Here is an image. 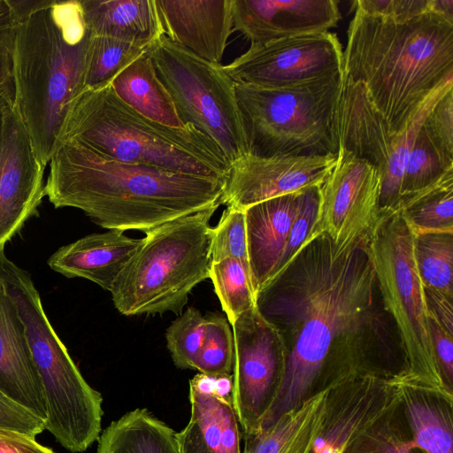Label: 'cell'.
<instances>
[{
	"instance_id": "obj_19",
	"label": "cell",
	"mask_w": 453,
	"mask_h": 453,
	"mask_svg": "<svg viewBox=\"0 0 453 453\" xmlns=\"http://www.w3.org/2000/svg\"><path fill=\"white\" fill-rule=\"evenodd\" d=\"M305 190L265 200L244 211L249 264L256 296L268 280L284 249Z\"/></svg>"
},
{
	"instance_id": "obj_25",
	"label": "cell",
	"mask_w": 453,
	"mask_h": 453,
	"mask_svg": "<svg viewBox=\"0 0 453 453\" xmlns=\"http://www.w3.org/2000/svg\"><path fill=\"white\" fill-rule=\"evenodd\" d=\"M394 210L414 235L453 234V167L427 186L403 196Z\"/></svg>"
},
{
	"instance_id": "obj_29",
	"label": "cell",
	"mask_w": 453,
	"mask_h": 453,
	"mask_svg": "<svg viewBox=\"0 0 453 453\" xmlns=\"http://www.w3.org/2000/svg\"><path fill=\"white\" fill-rule=\"evenodd\" d=\"M146 51V48L119 39L93 35L84 89H96L110 85L117 74Z\"/></svg>"
},
{
	"instance_id": "obj_45",
	"label": "cell",
	"mask_w": 453,
	"mask_h": 453,
	"mask_svg": "<svg viewBox=\"0 0 453 453\" xmlns=\"http://www.w3.org/2000/svg\"><path fill=\"white\" fill-rule=\"evenodd\" d=\"M12 91L11 48L0 44V91Z\"/></svg>"
},
{
	"instance_id": "obj_16",
	"label": "cell",
	"mask_w": 453,
	"mask_h": 453,
	"mask_svg": "<svg viewBox=\"0 0 453 453\" xmlns=\"http://www.w3.org/2000/svg\"><path fill=\"white\" fill-rule=\"evenodd\" d=\"M232 15L251 44L326 32L341 19L334 0H233Z\"/></svg>"
},
{
	"instance_id": "obj_42",
	"label": "cell",
	"mask_w": 453,
	"mask_h": 453,
	"mask_svg": "<svg viewBox=\"0 0 453 453\" xmlns=\"http://www.w3.org/2000/svg\"><path fill=\"white\" fill-rule=\"evenodd\" d=\"M177 438L180 453H213L205 443L197 424L191 419L177 433Z\"/></svg>"
},
{
	"instance_id": "obj_6",
	"label": "cell",
	"mask_w": 453,
	"mask_h": 453,
	"mask_svg": "<svg viewBox=\"0 0 453 453\" xmlns=\"http://www.w3.org/2000/svg\"><path fill=\"white\" fill-rule=\"evenodd\" d=\"M216 203L146 233L111 289L123 315L180 314L191 290L209 278Z\"/></svg>"
},
{
	"instance_id": "obj_36",
	"label": "cell",
	"mask_w": 453,
	"mask_h": 453,
	"mask_svg": "<svg viewBox=\"0 0 453 453\" xmlns=\"http://www.w3.org/2000/svg\"><path fill=\"white\" fill-rule=\"evenodd\" d=\"M319 187H313L304 191L299 211L293 222L284 249L268 280L259 291L267 288L280 278L303 250L306 239L316 217L319 203Z\"/></svg>"
},
{
	"instance_id": "obj_39",
	"label": "cell",
	"mask_w": 453,
	"mask_h": 453,
	"mask_svg": "<svg viewBox=\"0 0 453 453\" xmlns=\"http://www.w3.org/2000/svg\"><path fill=\"white\" fill-rule=\"evenodd\" d=\"M0 428L35 437L45 430V421L0 392Z\"/></svg>"
},
{
	"instance_id": "obj_35",
	"label": "cell",
	"mask_w": 453,
	"mask_h": 453,
	"mask_svg": "<svg viewBox=\"0 0 453 453\" xmlns=\"http://www.w3.org/2000/svg\"><path fill=\"white\" fill-rule=\"evenodd\" d=\"M226 258L237 259L250 267L245 211L232 206H226L218 225L212 227L211 262Z\"/></svg>"
},
{
	"instance_id": "obj_34",
	"label": "cell",
	"mask_w": 453,
	"mask_h": 453,
	"mask_svg": "<svg viewBox=\"0 0 453 453\" xmlns=\"http://www.w3.org/2000/svg\"><path fill=\"white\" fill-rule=\"evenodd\" d=\"M371 410L368 397H360L347 406L332 422L326 433L322 431L319 434L311 453H345L354 437L367 425L368 418L373 416Z\"/></svg>"
},
{
	"instance_id": "obj_33",
	"label": "cell",
	"mask_w": 453,
	"mask_h": 453,
	"mask_svg": "<svg viewBox=\"0 0 453 453\" xmlns=\"http://www.w3.org/2000/svg\"><path fill=\"white\" fill-rule=\"evenodd\" d=\"M205 332V319L196 308H188L166 330L167 349L174 365L180 369H195Z\"/></svg>"
},
{
	"instance_id": "obj_3",
	"label": "cell",
	"mask_w": 453,
	"mask_h": 453,
	"mask_svg": "<svg viewBox=\"0 0 453 453\" xmlns=\"http://www.w3.org/2000/svg\"><path fill=\"white\" fill-rule=\"evenodd\" d=\"M342 74L360 82L394 133L426 98L453 79V21L432 8L404 21L356 10L343 50Z\"/></svg>"
},
{
	"instance_id": "obj_17",
	"label": "cell",
	"mask_w": 453,
	"mask_h": 453,
	"mask_svg": "<svg viewBox=\"0 0 453 453\" xmlns=\"http://www.w3.org/2000/svg\"><path fill=\"white\" fill-rule=\"evenodd\" d=\"M233 0H156L164 35L213 64H220L234 32Z\"/></svg>"
},
{
	"instance_id": "obj_26",
	"label": "cell",
	"mask_w": 453,
	"mask_h": 453,
	"mask_svg": "<svg viewBox=\"0 0 453 453\" xmlns=\"http://www.w3.org/2000/svg\"><path fill=\"white\" fill-rule=\"evenodd\" d=\"M190 419L213 453H241L239 422L231 399L204 395L189 386Z\"/></svg>"
},
{
	"instance_id": "obj_44",
	"label": "cell",
	"mask_w": 453,
	"mask_h": 453,
	"mask_svg": "<svg viewBox=\"0 0 453 453\" xmlns=\"http://www.w3.org/2000/svg\"><path fill=\"white\" fill-rule=\"evenodd\" d=\"M15 26L7 0H0V44L12 47Z\"/></svg>"
},
{
	"instance_id": "obj_41",
	"label": "cell",
	"mask_w": 453,
	"mask_h": 453,
	"mask_svg": "<svg viewBox=\"0 0 453 453\" xmlns=\"http://www.w3.org/2000/svg\"><path fill=\"white\" fill-rule=\"evenodd\" d=\"M0 453H55L42 446L35 437L17 431L0 428Z\"/></svg>"
},
{
	"instance_id": "obj_13",
	"label": "cell",
	"mask_w": 453,
	"mask_h": 453,
	"mask_svg": "<svg viewBox=\"0 0 453 453\" xmlns=\"http://www.w3.org/2000/svg\"><path fill=\"white\" fill-rule=\"evenodd\" d=\"M0 138V247L33 216L44 195L45 165L39 160L30 135L12 98L2 95Z\"/></svg>"
},
{
	"instance_id": "obj_4",
	"label": "cell",
	"mask_w": 453,
	"mask_h": 453,
	"mask_svg": "<svg viewBox=\"0 0 453 453\" xmlns=\"http://www.w3.org/2000/svg\"><path fill=\"white\" fill-rule=\"evenodd\" d=\"M92 36L78 0H45L16 23L13 104L45 166L59 147L72 103L84 89Z\"/></svg>"
},
{
	"instance_id": "obj_12",
	"label": "cell",
	"mask_w": 453,
	"mask_h": 453,
	"mask_svg": "<svg viewBox=\"0 0 453 453\" xmlns=\"http://www.w3.org/2000/svg\"><path fill=\"white\" fill-rule=\"evenodd\" d=\"M342 57L336 34L326 31L251 44L222 68L235 83L275 88L338 74Z\"/></svg>"
},
{
	"instance_id": "obj_14",
	"label": "cell",
	"mask_w": 453,
	"mask_h": 453,
	"mask_svg": "<svg viewBox=\"0 0 453 453\" xmlns=\"http://www.w3.org/2000/svg\"><path fill=\"white\" fill-rule=\"evenodd\" d=\"M232 326L235 354L230 399L242 430L252 435L274 392L279 333L257 308L242 313Z\"/></svg>"
},
{
	"instance_id": "obj_15",
	"label": "cell",
	"mask_w": 453,
	"mask_h": 453,
	"mask_svg": "<svg viewBox=\"0 0 453 453\" xmlns=\"http://www.w3.org/2000/svg\"><path fill=\"white\" fill-rule=\"evenodd\" d=\"M336 159L337 153L271 157L248 154L230 165L220 204L245 211L265 200L319 187Z\"/></svg>"
},
{
	"instance_id": "obj_7",
	"label": "cell",
	"mask_w": 453,
	"mask_h": 453,
	"mask_svg": "<svg viewBox=\"0 0 453 453\" xmlns=\"http://www.w3.org/2000/svg\"><path fill=\"white\" fill-rule=\"evenodd\" d=\"M342 72L275 88L235 83L249 154L257 157L335 154Z\"/></svg>"
},
{
	"instance_id": "obj_2",
	"label": "cell",
	"mask_w": 453,
	"mask_h": 453,
	"mask_svg": "<svg viewBox=\"0 0 453 453\" xmlns=\"http://www.w3.org/2000/svg\"><path fill=\"white\" fill-rule=\"evenodd\" d=\"M226 181L127 164L64 141L50 160L44 195L56 208L84 211L109 230L145 234L220 203Z\"/></svg>"
},
{
	"instance_id": "obj_38",
	"label": "cell",
	"mask_w": 453,
	"mask_h": 453,
	"mask_svg": "<svg viewBox=\"0 0 453 453\" xmlns=\"http://www.w3.org/2000/svg\"><path fill=\"white\" fill-rule=\"evenodd\" d=\"M354 4L365 14L394 21L412 19L432 8V0H358Z\"/></svg>"
},
{
	"instance_id": "obj_1",
	"label": "cell",
	"mask_w": 453,
	"mask_h": 453,
	"mask_svg": "<svg viewBox=\"0 0 453 453\" xmlns=\"http://www.w3.org/2000/svg\"><path fill=\"white\" fill-rule=\"evenodd\" d=\"M369 234L334 243L320 235L299 266L257 294V309L273 327L288 326L293 346L257 433L297 408L319 373L334 341L353 329L371 304L375 273Z\"/></svg>"
},
{
	"instance_id": "obj_27",
	"label": "cell",
	"mask_w": 453,
	"mask_h": 453,
	"mask_svg": "<svg viewBox=\"0 0 453 453\" xmlns=\"http://www.w3.org/2000/svg\"><path fill=\"white\" fill-rule=\"evenodd\" d=\"M413 247L424 288L453 298V234H416Z\"/></svg>"
},
{
	"instance_id": "obj_21",
	"label": "cell",
	"mask_w": 453,
	"mask_h": 453,
	"mask_svg": "<svg viewBox=\"0 0 453 453\" xmlns=\"http://www.w3.org/2000/svg\"><path fill=\"white\" fill-rule=\"evenodd\" d=\"M80 4L94 35L146 49L164 35L156 0H81Z\"/></svg>"
},
{
	"instance_id": "obj_22",
	"label": "cell",
	"mask_w": 453,
	"mask_h": 453,
	"mask_svg": "<svg viewBox=\"0 0 453 453\" xmlns=\"http://www.w3.org/2000/svg\"><path fill=\"white\" fill-rule=\"evenodd\" d=\"M329 393L328 388L316 393L267 430L248 435L244 453H311L325 428Z\"/></svg>"
},
{
	"instance_id": "obj_30",
	"label": "cell",
	"mask_w": 453,
	"mask_h": 453,
	"mask_svg": "<svg viewBox=\"0 0 453 453\" xmlns=\"http://www.w3.org/2000/svg\"><path fill=\"white\" fill-rule=\"evenodd\" d=\"M407 413L413 431L409 449L426 453H453L452 421L442 408L422 399H410Z\"/></svg>"
},
{
	"instance_id": "obj_49",
	"label": "cell",
	"mask_w": 453,
	"mask_h": 453,
	"mask_svg": "<svg viewBox=\"0 0 453 453\" xmlns=\"http://www.w3.org/2000/svg\"><path fill=\"white\" fill-rule=\"evenodd\" d=\"M11 91V90H10ZM1 92V91H0Z\"/></svg>"
},
{
	"instance_id": "obj_37",
	"label": "cell",
	"mask_w": 453,
	"mask_h": 453,
	"mask_svg": "<svg viewBox=\"0 0 453 453\" xmlns=\"http://www.w3.org/2000/svg\"><path fill=\"white\" fill-rule=\"evenodd\" d=\"M423 128L437 148L453 158V88L433 107Z\"/></svg>"
},
{
	"instance_id": "obj_31",
	"label": "cell",
	"mask_w": 453,
	"mask_h": 453,
	"mask_svg": "<svg viewBox=\"0 0 453 453\" xmlns=\"http://www.w3.org/2000/svg\"><path fill=\"white\" fill-rule=\"evenodd\" d=\"M204 319V339L195 369L214 377L232 375L235 351L231 324L219 312L208 313Z\"/></svg>"
},
{
	"instance_id": "obj_9",
	"label": "cell",
	"mask_w": 453,
	"mask_h": 453,
	"mask_svg": "<svg viewBox=\"0 0 453 453\" xmlns=\"http://www.w3.org/2000/svg\"><path fill=\"white\" fill-rule=\"evenodd\" d=\"M179 116L222 151L230 165L249 154L235 82L223 70L162 35L147 48Z\"/></svg>"
},
{
	"instance_id": "obj_48",
	"label": "cell",
	"mask_w": 453,
	"mask_h": 453,
	"mask_svg": "<svg viewBox=\"0 0 453 453\" xmlns=\"http://www.w3.org/2000/svg\"><path fill=\"white\" fill-rule=\"evenodd\" d=\"M12 91V90H11ZM5 91L0 92V138H1V132H2V123H3V115H2V95Z\"/></svg>"
},
{
	"instance_id": "obj_47",
	"label": "cell",
	"mask_w": 453,
	"mask_h": 453,
	"mask_svg": "<svg viewBox=\"0 0 453 453\" xmlns=\"http://www.w3.org/2000/svg\"><path fill=\"white\" fill-rule=\"evenodd\" d=\"M232 390L233 374L216 377L214 395L222 398H229L230 394H232Z\"/></svg>"
},
{
	"instance_id": "obj_11",
	"label": "cell",
	"mask_w": 453,
	"mask_h": 453,
	"mask_svg": "<svg viewBox=\"0 0 453 453\" xmlns=\"http://www.w3.org/2000/svg\"><path fill=\"white\" fill-rule=\"evenodd\" d=\"M380 189L378 169L339 147L335 165L319 188L316 217L304 248L320 235L338 244L369 234L380 214Z\"/></svg>"
},
{
	"instance_id": "obj_18",
	"label": "cell",
	"mask_w": 453,
	"mask_h": 453,
	"mask_svg": "<svg viewBox=\"0 0 453 453\" xmlns=\"http://www.w3.org/2000/svg\"><path fill=\"white\" fill-rule=\"evenodd\" d=\"M0 392L42 420L47 408L17 306L0 280Z\"/></svg>"
},
{
	"instance_id": "obj_46",
	"label": "cell",
	"mask_w": 453,
	"mask_h": 453,
	"mask_svg": "<svg viewBox=\"0 0 453 453\" xmlns=\"http://www.w3.org/2000/svg\"><path fill=\"white\" fill-rule=\"evenodd\" d=\"M215 380L216 377L199 372L190 380L189 386L199 393L211 395L215 392Z\"/></svg>"
},
{
	"instance_id": "obj_40",
	"label": "cell",
	"mask_w": 453,
	"mask_h": 453,
	"mask_svg": "<svg viewBox=\"0 0 453 453\" xmlns=\"http://www.w3.org/2000/svg\"><path fill=\"white\" fill-rule=\"evenodd\" d=\"M429 331L434 354L446 384L453 380V334L428 311Z\"/></svg>"
},
{
	"instance_id": "obj_8",
	"label": "cell",
	"mask_w": 453,
	"mask_h": 453,
	"mask_svg": "<svg viewBox=\"0 0 453 453\" xmlns=\"http://www.w3.org/2000/svg\"><path fill=\"white\" fill-rule=\"evenodd\" d=\"M414 234L400 213L381 212L368 237V251L385 306L394 318L408 359L400 383L452 401L429 331L424 286L414 257Z\"/></svg>"
},
{
	"instance_id": "obj_32",
	"label": "cell",
	"mask_w": 453,
	"mask_h": 453,
	"mask_svg": "<svg viewBox=\"0 0 453 453\" xmlns=\"http://www.w3.org/2000/svg\"><path fill=\"white\" fill-rule=\"evenodd\" d=\"M452 167L453 158L437 148L422 124L404 166L402 196L427 186Z\"/></svg>"
},
{
	"instance_id": "obj_28",
	"label": "cell",
	"mask_w": 453,
	"mask_h": 453,
	"mask_svg": "<svg viewBox=\"0 0 453 453\" xmlns=\"http://www.w3.org/2000/svg\"><path fill=\"white\" fill-rule=\"evenodd\" d=\"M209 278L231 325L242 313L257 308L250 270L242 262L234 258L211 262Z\"/></svg>"
},
{
	"instance_id": "obj_23",
	"label": "cell",
	"mask_w": 453,
	"mask_h": 453,
	"mask_svg": "<svg viewBox=\"0 0 453 453\" xmlns=\"http://www.w3.org/2000/svg\"><path fill=\"white\" fill-rule=\"evenodd\" d=\"M110 85L122 102L144 117L172 127L186 126L147 51L117 74Z\"/></svg>"
},
{
	"instance_id": "obj_5",
	"label": "cell",
	"mask_w": 453,
	"mask_h": 453,
	"mask_svg": "<svg viewBox=\"0 0 453 453\" xmlns=\"http://www.w3.org/2000/svg\"><path fill=\"white\" fill-rule=\"evenodd\" d=\"M64 141L123 163L224 181L231 165L193 126L176 128L150 119L122 102L111 85L84 89L73 100L60 136Z\"/></svg>"
},
{
	"instance_id": "obj_43",
	"label": "cell",
	"mask_w": 453,
	"mask_h": 453,
	"mask_svg": "<svg viewBox=\"0 0 453 453\" xmlns=\"http://www.w3.org/2000/svg\"><path fill=\"white\" fill-rule=\"evenodd\" d=\"M425 289L428 311L453 334V298Z\"/></svg>"
},
{
	"instance_id": "obj_24",
	"label": "cell",
	"mask_w": 453,
	"mask_h": 453,
	"mask_svg": "<svg viewBox=\"0 0 453 453\" xmlns=\"http://www.w3.org/2000/svg\"><path fill=\"white\" fill-rule=\"evenodd\" d=\"M97 453H180L177 432L137 408L112 421L98 438Z\"/></svg>"
},
{
	"instance_id": "obj_20",
	"label": "cell",
	"mask_w": 453,
	"mask_h": 453,
	"mask_svg": "<svg viewBox=\"0 0 453 453\" xmlns=\"http://www.w3.org/2000/svg\"><path fill=\"white\" fill-rule=\"evenodd\" d=\"M140 242L119 230L92 234L59 248L48 265L67 278H83L111 291Z\"/></svg>"
},
{
	"instance_id": "obj_10",
	"label": "cell",
	"mask_w": 453,
	"mask_h": 453,
	"mask_svg": "<svg viewBox=\"0 0 453 453\" xmlns=\"http://www.w3.org/2000/svg\"><path fill=\"white\" fill-rule=\"evenodd\" d=\"M453 88L441 84L401 132L394 133L371 103L363 85L342 74L336 111L339 147L375 166L381 180L380 212L393 211L402 197L404 166L415 137L436 103Z\"/></svg>"
}]
</instances>
